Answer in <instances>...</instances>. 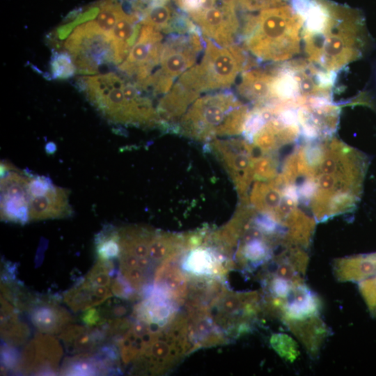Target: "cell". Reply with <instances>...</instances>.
<instances>
[{
	"mask_svg": "<svg viewBox=\"0 0 376 376\" xmlns=\"http://www.w3.org/2000/svg\"><path fill=\"white\" fill-rule=\"evenodd\" d=\"M368 163L361 152L332 136L303 141L287 157L278 178L288 198L322 221L355 207Z\"/></svg>",
	"mask_w": 376,
	"mask_h": 376,
	"instance_id": "obj_1",
	"label": "cell"
},
{
	"mask_svg": "<svg viewBox=\"0 0 376 376\" xmlns=\"http://www.w3.org/2000/svg\"><path fill=\"white\" fill-rule=\"evenodd\" d=\"M0 207L2 221L20 224L72 213L68 190L5 161L1 162Z\"/></svg>",
	"mask_w": 376,
	"mask_h": 376,
	"instance_id": "obj_2",
	"label": "cell"
},
{
	"mask_svg": "<svg viewBox=\"0 0 376 376\" xmlns=\"http://www.w3.org/2000/svg\"><path fill=\"white\" fill-rule=\"evenodd\" d=\"M301 35L308 61L336 72L361 56L363 19L357 10L329 1V15L323 27Z\"/></svg>",
	"mask_w": 376,
	"mask_h": 376,
	"instance_id": "obj_3",
	"label": "cell"
},
{
	"mask_svg": "<svg viewBox=\"0 0 376 376\" xmlns=\"http://www.w3.org/2000/svg\"><path fill=\"white\" fill-rule=\"evenodd\" d=\"M302 18L286 4L248 15L239 41L258 61L281 62L299 52Z\"/></svg>",
	"mask_w": 376,
	"mask_h": 376,
	"instance_id": "obj_4",
	"label": "cell"
},
{
	"mask_svg": "<svg viewBox=\"0 0 376 376\" xmlns=\"http://www.w3.org/2000/svg\"><path fill=\"white\" fill-rule=\"evenodd\" d=\"M249 112L229 89L198 97L180 120L176 131L199 141L242 133Z\"/></svg>",
	"mask_w": 376,
	"mask_h": 376,
	"instance_id": "obj_5",
	"label": "cell"
},
{
	"mask_svg": "<svg viewBox=\"0 0 376 376\" xmlns=\"http://www.w3.org/2000/svg\"><path fill=\"white\" fill-rule=\"evenodd\" d=\"M204 40L205 48L199 63L177 79L185 87L199 94L228 89L240 72L257 66L259 63L239 43L224 47L206 37Z\"/></svg>",
	"mask_w": 376,
	"mask_h": 376,
	"instance_id": "obj_6",
	"label": "cell"
},
{
	"mask_svg": "<svg viewBox=\"0 0 376 376\" xmlns=\"http://www.w3.org/2000/svg\"><path fill=\"white\" fill-rule=\"evenodd\" d=\"M201 31L169 34L162 45L159 68L148 80L155 96L165 95L184 72L196 64L204 51L205 42Z\"/></svg>",
	"mask_w": 376,
	"mask_h": 376,
	"instance_id": "obj_7",
	"label": "cell"
},
{
	"mask_svg": "<svg viewBox=\"0 0 376 376\" xmlns=\"http://www.w3.org/2000/svg\"><path fill=\"white\" fill-rule=\"evenodd\" d=\"M81 74H94L100 65L119 64L112 34L100 31L93 20L77 26L64 44Z\"/></svg>",
	"mask_w": 376,
	"mask_h": 376,
	"instance_id": "obj_8",
	"label": "cell"
},
{
	"mask_svg": "<svg viewBox=\"0 0 376 376\" xmlns=\"http://www.w3.org/2000/svg\"><path fill=\"white\" fill-rule=\"evenodd\" d=\"M238 7L221 0H207L203 7L189 16L204 37L221 46L228 47L239 40L241 29Z\"/></svg>",
	"mask_w": 376,
	"mask_h": 376,
	"instance_id": "obj_9",
	"label": "cell"
},
{
	"mask_svg": "<svg viewBox=\"0 0 376 376\" xmlns=\"http://www.w3.org/2000/svg\"><path fill=\"white\" fill-rule=\"evenodd\" d=\"M340 107L332 97L314 96L297 107V118L302 141L331 137L336 131Z\"/></svg>",
	"mask_w": 376,
	"mask_h": 376,
	"instance_id": "obj_10",
	"label": "cell"
},
{
	"mask_svg": "<svg viewBox=\"0 0 376 376\" xmlns=\"http://www.w3.org/2000/svg\"><path fill=\"white\" fill-rule=\"evenodd\" d=\"M162 32L143 25L139 37L118 69L133 79L139 87L159 65L162 49Z\"/></svg>",
	"mask_w": 376,
	"mask_h": 376,
	"instance_id": "obj_11",
	"label": "cell"
},
{
	"mask_svg": "<svg viewBox=\"0 0 376 376\" xmlns=\"http://www.w3.org/2000/svg\"><path fill=\"white\" fill-rule=\"evenodd\" d=\"M212 147L226 166L240 195L246 199L251 184L255 179V148L242 139L216 140Z\"/></svg>",
	"mask_w": 376,
	"mask_h": 376,
	"instance_id": "obj_12",
	"label": "cell"
},
{
	"mask_svg": "<svg viewBox=\"0 0 376 376\" xmlns=\"http://www.w3.org/2000/svg\"><path fill=\"white\" fill-rule=\"evenodd\" d=\"M63 348L51 334L38 333L25 345L16 373L54 375L58 373Z\"/></svg>",
	"mask_w": 376,
	"mask_h": 376,
	"instance_id": "obj_13",
	"label": "cell"
},
{
	"mask_svg": "<svg viewBox=\"0 0 376 376\" xmlns=\"http://www.w3.org/2000/svg\"><path fill=\"white\" fill-rule=\"evenodd\" d=\"M29 311L31 322L41 333L60 334L72 321L70 313L54 299L38 298Z\"/></svg>",
	"mask_w": 376,
	"mask_h": 376,
	"instance_id": "obj_14",
	"label": "cell"
},
{
	"mask_svg": "<svg viewBox=\"0 0 376 376\" xmlns=\"http://www.w3.org/2000/svg\"><path fill=\"white\" fill-rule=\"evenodd\" d=\"M237 86L238 94L253 104L269 102L273 65L253 67L242 72Z\"/></svg>",
	"mask_w": 376,
	"mask_h": 376,
	"instance_id": "obj_15",
	"label": "cell"
},
{
	"mask_svg": "<svg viewBox=\"0 0 376 376\" xmlns=\"http://www.w3.org/2000/svg\"><path fill=\"white\" fill-rule=\"evenodd\" d=\"M68 352L71 354L92 353L107 342L102 325L89 327L79 324H68L60 334Z\"/></svg>",
	"mask_w": 376,
	"mask_h": 376,
	"instance_id": "obj_16",
	"label": "cell"
},
{
	"mask_svg": "<svg viewBox=\"0 0 376 376\" xmlns=\"http://www.w3.org/2000/svg\"><path fill=\"white\" fill-rule=\"evenodd\" d=\"M112 295L110 287L93 285L82 279L65 292L63 300L72 311L79 312L103 304Z\"/></svg>",
	"mask_w": 376,
	"mask_h": 376,
	"instance_id": "obj_17",
	"label": "cell"
},
{
	"mask_svg": "<svg viewBox=\"0 0 376 376\" xmlns=\"http://www.w3.org/2000/svg\"><path fill=\"white\" fill-rule=\"evenodd\" d=\"M141 23L139 18L132 13H126L116 23L111 34L114 40L118 63L126 58L136 42Z\"/></svg>",
	"mask_w": 376,
	"mask_h": 376,
	"instance_id": "obj_18",
	"label": "cell"
},
{
	"mask_svg": "<svg viewBox=\"0 0 376 376\" xmlns=\"http://www.w3.org/2000/svg\"><path fill=\"white\" fill-rule=\"evenodd\" d=\"M334 269L339 281L362 279L376 272V253L338 259Z\"/></svg>",
	"mask_w": 376,
	"mask_h": 376,
	"instance_id": "obj_19",
	"label": "cell"
},
{
	"mask_svg": "<svg viewBox=\"0 0 376 376\" xmlns=\"http://www.w3.org/2000/svg\"><path fill=\"white\" fill-rule=\"evenodd\" d=\"M59 373L62 375H107L95 352L77 354L73 357L65 358Z\"/></svg>",
	"mask_w": 376,
	"mask_h": 376,
	"instance_id": "obj_20",
	"label": "cell"
},
{
	"mask_svg": "<svg viewBox=\"0 0 376 376\" xmlns=\"http://www.w3.org/2000/svg\"><path fill=\"white\" fill-rule=\"evenodd\" d=\"M30 333L28 325L19 321L17 308L1 314V336L4 343L15 347L22 345L28 340Z\"/></svg>",
	"mask_w": 376,
	"mask_h": 376,
	"instance_id": "obj_21",
	"label": "cell"
},
{
	"mask_svg": "<svg viewBox=\"0 0 376 376\" xmlns=\"http://www.w3.org/2000/svg\"><path fill=\"white\" fill-rule=\"evenodd\" d=\"M97 6L93 22L100 31L111 34L118 21L126 13L123 4L118 0H101Z\"/></svg>",
	"mask_w": 376,
	"mask_h": 376,
	"instance_id": "obj_22",
	"label": "cell"
},
{
	"mask_svg": "<svg viewBox=\"0 0 376 376\" xmlns=\"http://www.w3.org/2000/svg\"><path fill=\"white\" fill-rule=\"evenodd\" d=\"M97 260L107 261L117 258L120 253L117 228L111 225L104 226L95 237Z\"/></svg>",
	"mask_w": 376,
	"mask_h": 376,
	"instance_id": "obj_23",
	"label": "cell"
},
{
	"mask_svg": "<svg viewBox=\"0 0 376 376\" xmlns=\"http://www.w3.org/2000/svg\"><path fill=\"white\" fill-rule=\"evenodd\" d=\"M52 79H67L76 72V65L73 59L66 52H54L49 63Z\"/></svg>",
	"mask_w": 376,
	"mask_h": 376,
	"instance_id": "obj_24",
	"label": "cell"
},
{
	"mask_svg": "<svg viewBox=\"0 0 376 376\" xmlns=\"http://www.w3.org/2000/svg\"><path fill=\"white\" fill-rule=\"evenodd\" d=\"M114 271L113 260H97L84 279L93 285L110 287Z\"/></svg>",
	"mask_w": 376,
	"mask_h": 376,
	"instance_id": "obj_25",
	"label": "cell"
},
{
	"mask_svg": "<svg viewBox=\"0 0 376 376\" xmlns=\"http://www.w3.org/2000/svg\"><path fill=\"white\" fill-rule=\"evenodd\" d=\"M272 348L285 360L293 361L299 354L295 340L285 334H274L270 338Z\"/></svg>",
	"mask_w": 376,
	"mask_h": 376,
	"instance_id": "obj_26",
	"label": "cell"
},
{
	"mask_svg": "<svg viewBox=\"0 0 376 376\" xmlns=\"http://www.w3.org/2000/svg\"><path fill=\"white\" fill-rule=\"evenodd\" d=\"M110 289L114 296L122 299L135 300L141 297L120 272L115 277L112 278Z\"/></svg>",
	"mask_w": 376,
	"mask_h": 376,
	"instance_id": "obj_27",
	"label": "cell"
},
{
	"mask_svg": "<svg viewBox=\"0 0 376 376\" xmlns=\"http://www.w3.org/2000/svg\"><path fill=\"white\" fill-rule=\"evenodd\" d=\"M20 355L15 346L4 343L1 347V373L5 375L8 370L16 373Z\"/></svg>",
	"mask_w": 376,
	"mask_h": 376,
	"instance_id": "obj_28",
	"label": "cell"
},
{
	"mask_svg": "<svg viewBox=\"0 0 376 376\" xmlns=\"http://www.w3.org/2000/svg\"><path fill=\"white\" fill-rule=\"evenodd\" d=\"M238 8L246 12L261 10L285 5V0H237Z\"/></svg>",
	"mask_w": 376,
	"mask_h": 376,
	"instance_id": "obj_29",
	"label": "cell"
},
{
	"mask_svg": "<svg viewBox=\"0 0 376 376\" xmlns=\"http://www.w3.org/2000/svg\"><path fill=\"white\" fill-rule=\"evenodd\" d=\"M81 321L87 327H95L104 324L107 320L104 319L99 308H90L80 316Z\"/></svg>",
	"mask_w": 376,
	"mask_h": 376,
	"instance_id": "obj_30",
	"label": "cell"
}]
</instances>
